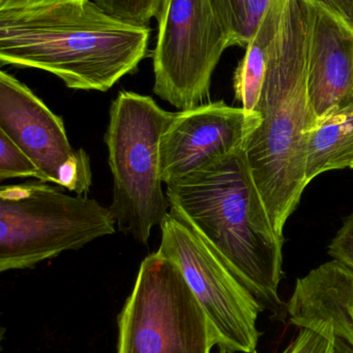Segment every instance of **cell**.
Here are the masks:
<instances>
[{
    "mask_svg": "<svg viewBox=\"0 0 353 353\" xmlns=\"http://www.w3.org/2000/svg\"><path fill=\"white\" fill-rule=\"evenodd\" d=\"M175 113L153 97L122 91L112 101L105 134L113 176L110 205L117 230L146 245L170 211L160 168V143Z\"/></svg>",
    "mask_w": 353,
    "mask_h": 353,
    "instance_id": "cell-4",
    "label": "cell"
},
{
    "mask_svg": "<svg viewBox=\"0 0 353 353\" xmlns=\"http://www.w3.org/2000/svg\"><path fill=\"white\" fill-rule=\"evenodd\" d=\"M230 45L247 47L273 0H209Z\"/></svg>",
    "mask_w": 353,
    "mask_h": 353,
    "instance_id": "cell-15",
    "label": "cell"
},
{
    "mask_svg": "<svg viewBox=\"0 0 353 353\" xmlns=\"http://www.w3.org/2000/svg\"><path fill=\"white\" fill-rule=\"evenodd\" d=\"M35 178L47 183L35 163L8 138L0 132V180Z\"/></svg>",
    "mask_w": 353,
    "mask_h": 353,
    "instance_id": "cell-17",
    "label": "cell"
},
{
    "mask_svg": "<svg viewBox=\"0 0 353 353\" xmlns=\"http://www.w3.org/2000/svg\"><path fill=\"white\" fill-rule=\"evenodd\" d=\"M280 0H273L260 26L246 47V54L234 74L236 97L248 113H256L267 74L269 46L277 28Z\"/></svg>",
    "mask_w": 353,
    "mask_h": 353,
    "instance_id": "cell-14",
    "label": "cell"
},
{
    "mask_svg": "<svg viewBox=\"0 0 353 353\" xmlns=\"http://www.w3.org/2000/svg\"><path fill=\"white\" fill-rule=\"evenodd\" d=\"M332 259L353 270V213L348 216L329 246Z\"/></svg>",
    "mask_w": 353,
    "mask_h": 353,
    "instance_id": "cell-19",
    "label": "cell"
},
{
    "mask_svg": "<svg viewBox=\"0 0 353 353\" xmlns=\"http://www.w3.org/2000/svg\"><path fill=\"white\" fill-rule=\"evenodd\" d=\"M260 121L258 113L224 101L178 112L160 143L162 180L174 184L242 150Z\"/></svg>",
    "mask_w": 353,
    "mask_h": 353,
    "instance_id": "cell-10",
    "label": "cell"
},
{
    "mask_svg": "<svg viewBox=\"0 0 353 353\" xmlns=\"http://www.w3.org/2000/svg\"><path fill=\"white\" fill-rule=\"evenodd\" d=\"M117 353H211V325L180 267L145 257L117 319Z\"/></svg>",
    "mask_w": 353,
    "mask_h": 353,
    "instance_id": "cell-6",
    "label": "cell"
},
{
    "mask_svg": "<svg viewBox=\"0 0 353 353\" xmlns=\"http://www.w3.org/2000/svg\"><path fill=\"white\" fill-rule=\"evenodd\" d=\"M114 18L136 26H149L158 18L166 0H90Z\"/></svg>",
    "mask_w": 353,
    "mask_h": 353,
    "instance_id": "cell-16",
    "label": "cell"
},
{
    "mask_svg": "<svg viewBox=\"0 0 353 353\" xmlns=\"http://www.w3.org/2000/svg\"><path fill=\"white\" fill-rule=\"evenodd\" d=\"M304 1L308 10V132L350 101L353 91V29L321 4Z\"/></svg>",
    "mask_w": 353,
    "mask_h": 353,
    "instance_id": "cell-11",
    "label": "cell"
},
{
    "mask_svg": "<svg viewBox=\"0 0 353 353\" xmlns=\"http://www.w3.org/2000/svg\"><path fill=\"white\" fill-rule=\"evenodd\" d=\"M151 31L90 0L0 10V63L45 70L74 90L106 92L144 59Z\"/></svg>",
    "mask_w": 353,
    "mask_h": 353,
    "instance_id": "cell-1",
    "label": "cell"
},
{
    "mask_svg": "<svg viewBox=\"0 0 353 353\" xmlns=\"http://www.w3.org/2000/svg\"><path fill=\"white\" fill-rule=\"evenodd\" d=\"M307 41L306 2L280 0L277 28L255 111L261 121L244 150L274 228L281 236L308 186Z\"/></svg>",
    "mask_w": 353,
    "mask_h": 353,
    "instance_id": "cell-2",
    "label": "cell"
},
{
    "mask_svg": "<svg viewBox=\"0 0 353 353\" xmlns=\"http://www.w3.org/2000/svg\"><path fill=\"white\" fill-rule=\"evenodd\" d=\"M352 169H353V165H352Z\"/></svg>",
    "mask_w": 353,
    "mask_h": 353,
    "instance_id": "cell-23",
    "label": "cell"
},
{
    "mask_svg": "<svg viewBox=\"0 0 353 353\" xmlns=\"http://www.w3.org/2000/svg\"><path fill=\"white\" fill-rule=\"evenodd\" d=\"M0 132L35 163L47 183L77 194L88 192L93 173L87 153L74 150L61 118L3 70L0 72Z\"/></svg>",
    "mask_w": 353,
    "mask_h": 353,
    "instance_id": "cell-9",
    "label": "cell"
},
{
    "mask_svg": "<svg viewBox=\"0 0 353 353\" xmlns=\"http://www.w3.org/2000/svg\"><path fill=\"white\" fill-rule=\"evenodd\" d=\"M290 323L329 340L334 353H353V270L327 261L298 278L285 305Z\"/></svg>",
    "mask_w": 353,
    "mask_h": 353,
    "instance_id": "cell-12",
    "label": "cell"
},
{
    "mask_svg": "<svg viewBox=\"0 0 353 353\" xmlns=\"http://www.w3.org/2000/svg\"><path fill=\"white\" fill-rule=\"evenodd\" d=\"M352 165L353 105H348L307 132V184L321 174Z\"/></svg>",
    "mask_w": 353,
    "mask_h": 353,
    "instance_id": "cell-13",
    "label": "cell"
},
{
    "mask_svg": "<svg viewBox=\"0 0 353 353\" xmlns=\"http://www.w3.org/2000/svg\"><path fill=\"white\" fill-rule=\"evenodd\" d=\"M153 92L180 111L207 103L211 77L231 47L209 0H166L157 18Z\"/></svg>",
    "mask_w": 353,
    "mask_h": 353,
    "instance_id": "cell-8",
    "label": "cell"
},
{
    "mask_svg": "<svg viewBox=\"0 0 353 353\" xmlns=\"http://www.w3.org/2000/svg\"><path fill=\"white\" fill-rule=\"evenodd\" d=\"M166 194L265 310L282 313L283 236L274 228L244 149L168 185Z\"/></svg>",
    "mask_w": 353,
    "mask_h": 353,
    "instance_id": "cell-3",
    "label": "cell"
},
{
    "mask_svg": "<svg viewBox=\"0 0 353 353\" xmlns=\"http://www.w3.org/2000/svg\"><path fill=\"white\" fill-rule=\"evenodd\" d=\"M159 251L180 267L202 307L216 343L232 353L256 352L259 314L265 310L215 249L176 210L161 225Z\"/></svg>",
    "mask_w": 353,
    "mask_h": 353,
    "instance_id": "cell-7",
    "label": "cell"
},
{
    "mask_svg": "<svg viewBox=\"0 0 353 353\" xmlns=\"http://www.w3.org/2000/svg\"><path fill=\"white\" fill-rule=\"evenodd\" d=\"M321 4L353 29V0H308Z\"/></svg>",
    "mask_w": 353,
    "mask_h": 353,
    "instance_id": "cell-20",
    "label": "cell"
},
{
    "mask_svg": "<svg viewBox=\"0 0 353 353\" xmlns=\"http://www.w3.org/2000/svg\"><path fill=\"white\" fill-rule=\"evenodd\" d=\"M280 353H334V350L331 342L321 334L312 330L300 329L298 335Z\"/></svg>",
    "mask_w": 353,
    "mask_h": 353,
    "instance_id": "cell-18",
    "label": "cell"
},
{
    "mask_svg": "<svg viewBox=\"0 0 353 353\" xmlns=\"http://www.w3.org/2000/svg\"><path fill=\"white\" fill-rule=\"evenodd\" d=\"M219 353H232L229 350H225V348H219Z\"/></svg>",
    "mask_w": 353,
    "mask_h": 353,
    "instance_id": "cell-22",
    "label": "cell"
},
{
    "mask_svg": "<svg viewBox=\"0 0 353 353\" xmlns=\"http://www.w3.org/2000/svg\"><path fill=\"white\" fill-rule=\"evenodd\" d=\"M117 230L110 208L41 181L0 187V272L31 269Z\"/></svg>",
    "mask_w": 353,
    "mask_h": 353,
    "instance_id": "cell-5",
    "label": "cell"
},
{
    "mask_svg": "<svg viewBox=\"0 0 353 353\" xmlns=\"http://www.w3.org/2000/svg\"><path fill=\"white\" fill-rule=\"evenodd\" d=\"M68 1L79 0H0V10H21V8H37V6H53Z\"/></svg>",
    "mask_w": 353,
    "mask_h": 353,
    "instance_id": "cell-21",
    "label": "cell"
}]
</instances>
